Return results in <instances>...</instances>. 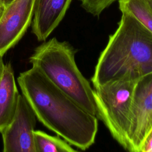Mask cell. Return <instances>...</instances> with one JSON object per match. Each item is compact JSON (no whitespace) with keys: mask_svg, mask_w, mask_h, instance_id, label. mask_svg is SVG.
<instances>
[{"mask_svg":"<svg viewBox=\"0 0 152 152\" xmlns=\"http://www.w3.org/2000/svg\"><path fill=\"white\" fill-rule=\"evenodd\" d=\"M115 31L101 52L91 78L93 87L152 72V32L135 17L121 11Z\"/></svg>","mask_w":152,"mask_h":152,"instance_id":"7a4b0ae2","label":"cell"},{"mask_svg":"<svg viewBox=\"0 0 152 152\" xmlns=\"http://www.w3.org/2000/svg\"><path fill=\"white\" fill-rule=\"evenodd\" d=\"M72 0H36L31 31L45 42L64 17Z\"/></svg>","mask_w":152,"mask_h":152,"instance_id":"ba28073f","label":"cell"},{"mask_svg":"<svg viewBox=\"0 0 152 152\" xmlns=\"http://www.w3.org/2000/svg\"><path fill=\"white\" fill-rule=\"evenodd\" d=\"M136 81L118 80L93 89L97 117L103 122L112 137L128 151L129 150L128 131Z\"/></svg>","mask_w":152,"mask_h":152,"instance_id":"277c9868","label":"cell"},{"mask_svg":"<svg viewBox=\"0 0 152 152\" xmlns=\"http://www.w3.org/2000/svg\"><path fill=\"white\" fill-rule=\"evenodd\" d=\"M75 55L71 45L53 37L37 46L28 61L81 107L96 116L93 89L78 69Z\"/></svg>","mask_w":152,"mask_h":152,"instance_id":"3957f363","label":"cell"},{"mask_svg":"<svg viewBox=\"0 0 152 152\" xmlns=\"http://www.w3.org/2000/svg\"><path fill=\"white\" fill-rule=\"evenodd\" d=\"M81 7L93 16L100 14L116 0H80Z\"/></svg>","mask_w":152,"mask_h":152,"instance_id":"7c38bea8","label":"cell"},{"mask_svg":"<svg viewBox=\"0 0 152 152\" xmlns=\"http://www.w3.org/2000/svg\"><path fill=\"white\" fill-rule=\"evenodd\" d=\"M3 56H1L0 55V77L3 72L4 69V66H5V64L3 61V59H2Z\"/></svg>","mask_w":152,"mask_h":152,"instance_id":"5bb4252c","label":"cell"},{"mask_svg":"<svg viewBox=\"0 0 152 152\" xmlns=\"http://www.w3.org/2000/svg\"><path fill=\"white\" fill-rule=\"evenodd\" d=\"M36 116L23 94H20L14 116L0 132L4 152H36L34 131Z\"/></svg>","mask_w":152,"mask_h":152,"instance_id":"8992f818","label":"cell"},{"mask_svg":"<svg viewBox=\"0 0 152 152\" xmlns=\"http://www.w3.org/2000/svg\"><path fill=\"white\" fill-rule=\"evenodd\" d=\"M121 11H126L152 32V8L148 0H119Z\"/></svg>","mask_w":152,"mask_h":152,"instance_id":"30bf717a","label":"cell"},{"mask_svg":"<svg viewBox=\"0 0 152 152\" xmlns=\"http://www.w3.org/2000/svg\"><path fill=\"white\" fill-rule=\"evenodd\" d=\"M152 129V72L137 80L134 90L128 131L129 150L140 152Z\"/></svg>","mask_w":152,"mask_h":152,"instance_id":"5b68a950","label":"cell"},{"mask_svg":"<svg viewBox=\"0 0 152 152\" xmlns=\"http://www.w3.org/2000/svg\"><path fill=\"white\" fill-rule=\"evenodd\" d=\"M34 140L36 152H73L77 150L59 137L52 136L46 132L34 130Z\"/></svg>","mask_w":152,"mask_h":152,"instance_id":"8fae6325","label":"cell"},{"mask_svg":"<svg viewBox=\"0 0 152 152\" xmlns=\"http://www.w3.org/2000/svg\"><path fill=\"white\" fill-rule=\"evenodd\" d=\"M4 7L2 5V4L0 2V17L3 12V10H4Z\"/></svg>","mask_w":152,"mask_h":152,"instance_id":"2e32d148","label":"cell"},{"mask_svg":"<svg viewBox=\"0 0 152 152\" xmlns=\"http://www.w3.org/2000/svg\"><path fill=\"white\" fill-rule=\"evenodd\" d=\"M20 94L11 63L5 64L0 77V132L13 119Z\"/></svg>","mask_w":152,"mask_h":152,"instance_id":"9c48e42d","label":"cell"},{"mask_svg":"<svg viewBox=\"0 0 152 152\" xmlns=\"http://www.w3.org/2000/svg\"><path fill=\"white\" fill-rule=\"evenodd\" d=\"M148 2L149 5H150L151 8H152V0H148Z\"/></svg>","mask_w":152,"mask_h":152,"instance_id":"e0dca14e","label":"cell"},{"mask_svg":"<svg viewBox=\"0 0 152 152\" xmlns=\"http://www.w3.org/2000/svg\"><path fill=\"white\" fill-rule=\"evenodd\" d=\"M140 152H152V129L147 135L140 149Z\"/></svg>","mask_w":152,"mask_h":152,"instance_id":"4fadbf2b","label":"cell"},{"mask_svg":"<svg viewBox=\"0 0 152 152\" xmlns=\"http://www.w3.org/2000/svg\"><path fill=\"white\" fill-rule=\"evenodd\" d=\"M17 81L23 96L43 125L81 150L94 144L98 131L97 116L81 107L37 67L21 72Z\"/></svg>","mask_w":152,"mask_h":152,"instance_id":"6da1fadb","label":"cell"},{"mask_svg":"<svg viewBox=\"0 0 152 152\" xmlns=\"http://www.w3.org/2000/svg\"><path fill=\"white\" fill-rule=\"evenodd\" d=\"M14 0H0V2L2 4L4 7H5L6 5L10 4Z\"/></svg>","mask_w":152,"mask_h":152,"instance_id":"9a60e30c","label":"cell"},{"mask_svg":"<svg viewBox=\"0 0 152 152\" xmlns=\"http://www.w3.org/2000/svg\"><path fill=\"white\" fill-rule=\"evenodd\" d=\"M36 0H14L0 17V55L15 46L31 24Z\"/></svg>","mask_w":152,"mask_h":152,"instance_id":"52a82bcc","label":"cell"}]
</instances>
